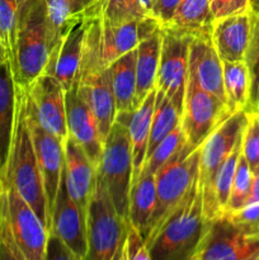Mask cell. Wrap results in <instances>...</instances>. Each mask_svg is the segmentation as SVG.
I'll return each instance as SVG.
<instances>
[{"instance_id":"obj_1","label":"cell","mask_w":259,"mask_h":260,"mask_svg":"<svg viewBox=\"0 0 259 260\" xmlns=\"http://www.w3.org/2000/svg\"><path fill=\"white\" fill-rule=\"evenodd\" d=\"M27 86L15 81V111L12 145L5 175L23 200L32 207L50 233V215L43 188L42 175L33 146L27 119Z\"/></svg>"},{"instance_id":"obj_2","label":"cell","mask_w":259,"mask_h":260,"mask_svg":"<svg viewBox=\"0 0 259 260\" xmlns=\"http://www.w3.org/2000/svg\"><path fill=\"white\" fill-rule=\"evenodd\" d=\"M203 213L198 178L183 202L145 238L152 260H196L210 223Z\"/></svg>"},{"instance_id":"obj_3","label":"cell","mask_w":259,"mask_h":260,"mask_svg":"<svg viewBox=\"0 0 259 260\" xmlns=\"http://www.w3.org/2000/svg\"><path fill=\"white\" fill-rule=\"evenodd\" d=\"M130 222L117 213L103 182L96 183L86 213V253L84 260H126Z\"/></svg>"},{"instance_id":"obj_4","label":"cell","mask_w":259,"mask_h":260,"mask_svg":"<svg viewBox=\"0 0 259 260\" xmlns=\"http://www.w3.org/2000/svg\"><path fill=\"white\" fill-rule=\"evenodd\" d=\"M85 22L81 60L75 80L107 70L117 58L139 45V20L112 24L103 18H89Z\"/></svg>"},{"instance_id":"obj_5","label":"cell","mask_w":259,"mask_h":260,"mask_svg":"<svg viewBox=\"0 0 259 260\" xmlns=\"http://www.w3.org/2000/svg\"><path fill=\"white\" fill-rule=\"evenodd\" d=\"M50 53L46 0H24L18 14L14 80L24 86L29 85L45 70Z\"/></svg>"},{"instance_id":"obj_6","label":"cell","mask_w":259,"mask_h":260,"mask_svg":"<svg viewBox=\"0 0 259 260\" xmlns=\"http://www.w3.org/2000/svg\"><path fill=\"white\" fill-rule=\"evenodd\" d=\"M248 122V111L235 112L226 118L200 146L198 184L202 196L203 213L208 220L220 216L216 202L215 180L218 168L243 136Z\"/></svg>"},{"instance_id":"obj_7","label":"cell","mask_w":259,"mask_h":260,"mask_svg":"<svg viewBox=\"0 0 259 260\" xmlns=\"http://www.w3.org/2000/svg\"><path fill=\"white\" fill-rule=\"evenodd\" d=\"M132 151L127 126L114 121L103 142L96 173L103 182L114 210L128 221V200L132 185Z\"/></svg>"},{"instance_id":"obj_8","label":"cell","mask_w":259,"mask_h":260,"mask_svg":"<svg viewBox=\"0 0 259 260\" xmlns=\"http://www.w3.org/2000/svg\"><path fill=\"white\" fill-rule=\"evenodd\" d=\"M200 147L184 145L179 154L170 159L155 174L156 203L150 222L149 234L156 229L183 202L198 178ZM147 234V235H149Z\"/></svg>"},{"instance_id":"obj_9","label":"cell","mask_w":259,"mask_h":260,"mask_svg":"<svg viewBox=\"0 0 259 260\" xmlns=\"http://www.w3.org/2000/svg\"><path fill=\"white\" fill-rule=\"evenodd\" d=\"M228 104L188 78L180 127L190 149L197 150L206 139L231 116Z\"/></svg>"},{"instance_id":"obj_10","label":"cell","mask_w":259,"mask_h":260,"mask_svg":"<svg viewBox=\"0 0 259 260\" xmlns=\"http://www.w3.org/2000/svg\"><path fill=\"white\" fill-rule=\"evenodd\" d=\"M193 36L161 25V50L155 88L183 109L188 80V57Z\"/></svg>"},{"instance_id":"obj_11","label":"cell","mask_w":259,"mask_h":260,"mask_svg":"<svg viewBox=\"0 0 259 260\" xmlns=\"http://www.w3.org/2000/svg\"><path fill=\"white\" fill-rule=\"evenodd\" d=\"M8 213L15 241L27 260H45L48 231L5 175Z\"/></svg>"},{"instance_id":"obj_12","label":"cell","mask_w":259,"mask_h":260,"mask_svg":"<svg viewBox=\"0 0 259 260\" xmlns=\"http://www.w3.org/2000/svg\"><path fill=\"white\" fill-rule=\"evenodd\" d=\"M27 119L30 135H32L33 146H35L36 155H37L38 167H40L41 175H42L51 228V213H52L53 206H55L58 185L61 182V174H62L63 161H65L63 142L41 126L36 117L32 103H30L29 95H28L27 102Z\"/></svg>"},{"instance_id":"obj_13","label":"cell","mask_w":259,"mask_h":260,"mask_svg":"<svg viewBox=\"0 0 259 260\" xmlns=\"http://www.w3.org/2000/svg\"><path fill=\"white\" fill-rule=\"evenodd\" d=\"M30 103L41 126L65 142L68 139L66 126L65 89L55 75L43 71L27 86Z\"/></svg>"},{"instance_id":"obj_14","label":"cell","mask_w":259,"mask_h":260,"mask_svg":"<svg viewBox=\"0 0 259 260\" xmlns=\"http://www.w3.org/2000/svg\"><path fill=\"white\" fill-rule=\"evenodd\" d=\"M259 249V239L241 233L225 215L213 218L196 260H241Z\"/></svg>"},{"instance_id":"obj_15","label":"cell","mask_w":259,"mask_h":260,"mask_svg":"<svg viewBox=\"0 0 259 260\" xmlns=\"http://www.w3.org/2000/svg\"><path fill=\"white\" fill-rule=\"evenodd\" d=\"M85 27L86 22L83 15L79 13L71 15L63 28L60 41L51 51L47 65L43 70L55 75L65 91L73 86L78 75Z\"/></svg>"},{"instance_id":"obj_16","label":"cell","mask_w":259,"mask_h":260,"mask_svg":"<svg viewBox=\"0 0 259 260\" xmlns=\"http://www.w3.org/2000/svg\"><path fill=\"white\" fill-rule=\"evenodd\" d=\"M65 107L69 136L80 145L94 167L98 168L103 151V141L95 117L86 99L79 91L76 80L73 86L65 91Z\"/></svg>"},{"instance_id":"obj_17","label":"cell","mask_w":259,"mask_h":260,"mask_svg":"<svg viewBox=\"0 0 259 260\" xmlns=\"http://www.w3.org/2000/svg\"><path fill=\"white\" fill-rule=\"evenodd\" d=\"M50 233L57 236L79 258H85L86 216L71 198L63 173L61 174L55 206L51 213Z\"/></svg>"},{"instance_id":"obj_18","label":"cell","mask_w":259,"mask_h":260,"mask_svg":"<svg viewBox=\"0 0 259 260\" xmlns=\"http://www.w3.org/2000/svg\"><path fill=\"white\" fill-rule=\"evenodd\" d=\"M253 30L250 9L215 19L211 27V41L222 62L245 61Z\"/></svg>"},{"instance_id":"obj_19","label":"cell","mask_w":259,"mask_h":260,"mask_svg":"<svg viewBox=\"0 0 259 260\" xmlns=\"http://www.w3.org/2000/svg\"><path fill=\"white\" fill-rule=\"evenodd\" d=\"M188 78L226 103L223 68L211 41V33L195 36L189 46Z\"/></svg>"},{"instance_id":"obj_20","label":"cell","mask_w":259,"mask_h":260,"mask_svg":"<svg viewBox=\"0 0 259 260\" xmlns=\"http://www.w3.org/2000/svg\"><path fill=\"white\" fill-rule=\"evenodd\" d=\"M63 154L65 161L62 173L66 187L74 202L86 216L89 202L95 189L96 168L89 160L80 145L71 136H68L63 142Z\"/></svg>"},{"instance_id":"obj_21","label":"cell","mask_w":259,"mask_h":260,"mask_svg":"<svg viewBox=\"0 0 259 260\" xmlns=\"http://www.w3.org/2000/svg\"><path fill=\"white\" fill-rule=\"evenodd\" d=\"M155 99H156V88L152 89L145 101L135 111L126 113H117L116 121L127 126L131 141L132 151V184L140 178L146 160L147 146H149L150 127H151L152 116H154ZM132 187V185H131Z\"/></svg>"},{"instance_id":"obj_22","label":"cell","mask_w":259,"mask_h":260,"mask_svg":"<svg viewBox=\"0 0 259 260\" xmlns=\"http://www.w3.org/2000/svg\"><path fill=\"white\" fill-rule=\"evenodd\" d=\"M76 81H78L79 91L83 94L90 106L96 124H98L102 141L104 142L111 131V127L116 121L117 114L108 69Z\"/></svg>"},{"instance_id":"obj_23","label":"cell","mask_w":259,"mask_h":260,"mask_svg":"<svg viewBox=\"0 0 259 260\" xmlns=\"http://www.w3.org/2000/svg\"><path fill=\"white\" fill-rule=\"evenodd\" d=\"M161 50V29L151 37L140 41L136 47V90L134 111L155 88Z\"/></svg>"},{"instance_id":"obj_24","label":"cell","mask_w":259,"mask_h":260,"mask_svg":"<svg viewBox=\"0 0 259 260\" xmlns=\"http://www.w3.org/2000/svg\"><path fill=\"white\" fill-rule=\"evenodd\" d=\"M155 203H156L155 174L142 172L130 190L128 222L132 228L139 231L144 240L149 234Z\"/></svg>"},{"instance_id":"obj_25","label":"cell","mask_w":259,"mask_h":260,"mask_svg":"<svg viewBox=\"0 0 259 260\" xmlns=\"http://www.w3.org/2000/svg\"><path fill=\"white\" fill-rule=\"evenodd\" d=\"M15 111V80L10 63H0V167H7Z\"/></svg>"},{"instance_id":"obj_26","label":"cell","mask_w":259,"mask_h":260,"mask_svg":"<svg viewBox=\"0 0 259 260\" xmlns=\"http://www.w3.org/2000/svg\"><path fill=\"white\" fill-rule=\"evenodd\" d=\"M117 113L134 111L136 90V48L117 58L108 68Z\"/></svg>"},{"instance_id":"obj_27","label":"cell","mask_w":259,"mask_h":260,"mask_svg":"<svg viewBox=\"0 0 259 260\" xmlns=\"http://www.w3.org/2000/svg\"><path fill=\"white\" fill-rule=\"evenodd\" d=\"M213 17L208 0H182L172 19L165 27L185 32L190 36L211 33Z\"/></svg>"},{"instance_id":"obj_28","label":"cell","mask_w":259,"mask_h":260,"mask_svg":"<svg viewBox=\"0 0 259 260\" xmlns=\"http://www.w3.org/2000/svg\"><path fill=\"white\" fill-rule=\"evenodd\" d=\"M226 104L231 113L248 108L250 76L245 61L222 62Z\"/></svg>"},{"instance_id":"obj_29","label":"cell","mask_w":259,"mask_h":260,"mask_svg":"<svg viewBox=\"0 0 259 260\" xmlns=\"http://www.w3.org/2000/svg\"><path fill=\"white\" fill-rule=\"evenodd\" d=\"M182 111L170 99L159 90H156L154 116L150 127L149 146L146 157L155 150V147L180 124Z\"/></svg>"},{"instance_id":"obj_30","label":"cell","mask_w":259,"mask_h":260,"mask_svg":"<svg viewBox=\"0 0 259 260\" xmlns=\"http://www.w3.org/2000/svg\"><path fill=\"white\" fill-rule=\"evenodd\" d=\"M79 14L83 15L85 19L103 18L112 24L149 17L142 12L136 0H94Z\"/></svg>"},{"instance_id":"obj_31","label":"cell","mask_w":259,"mask_h":260,"mask_svg":"<svg viewBox=\"0 0 259 260\" xmlns=\"http://www.w3.org/2000/svg\"><path fill=\"white\" fill-rule=\"evenodd\" d=\"M19 0H0V42L4 58L10 63L13 75L17 74V27Z\"/></svg>"},{"instance_id":"obj_32","label":"cell","mask_w":259,"mask_h":260,"mask_svg":"<svg viewBox=\"0 0 259 260\" xmlns=\"http://www.w3.org/2000/svg\"><path fill=\"white\" fill-rule=\"evenodd\" d=\"M185 144H187L185 136L184 134H183V129L179 124V126H178L174 131L170 132V134L168 135L156 147H155L154 151L146 157L144 168H142V172L156 174V173L159 172L170 159H173L175 155L179 154V151L184 147Z\"/></svg>"},{"instance_id":"obj_33","label":"cell","mask_w":259,"mask_h":260,"mask_svg":"<svg viewBox=\"0 0 259 260\" xmlns=\"http://www.w3.org/2000/svg\"><path fill=\"white\" fill-rule=\"evenodd\" d=\"M0 260H27L13 235L8 213L5 172L0 179Z\"/></svg>"},{"instance_id":"obj_34","label":"cell","mask_w":259,"mask_h":260,"mask_svg":"<svg viewBox=\"0 0 259 260\" xmlns=\"http://www.w3.org/2000/svg\"><path fill=\"white\" fill-rule=\"evenodd\" d=\"M251 183H253V172L243 155H240L238 165H236L233 185H231L230 197H229L223 213L235 212L245 207L250 197Z\"/></svg>"},{"instance_id":"obj_35","label":"cell","mask_w":259,"mask_h":260,"mask_svg":"<svg viewBox=\"0 0 259 260\" xmlns=\"http://www.w3.org/2000/svg\"><path fill=\"white\" fill-rule=\"evenodd\" d=\"M240 155H241V139L236 142L234 149L231 150L230 154L228 155V157L223 160L221 167L218 168L217 174H216V180H215L216 202H217L218 210H220L221 215H222L223 211H225L229 197H230L231 185H233L234 175H235L236 165H238Z\"/></svg>"},{"instance_id":"obj_36","label":"cell","mask_w":259,"mask_h":260,"mask_svg":"<svg viewBox=\"0 0 259 260\" xmlns=\"http://www.w3.org/2000/svg\"><path fill=\"white\" fill-rule=\"evenodd\" d=\"M73 14V0H46V18H47L48 42H50L51 51L60 41L63 28Z\"/></svg>"},{"instance_id":"obj_37","label":"cell","mask_w":259,"mask_h":260,"mask_svg":"<svg viewBox=\"0 0 259 260\" xmlns=\"http://www.w3.org/2000/svg\"><path fill=\"white\" fill-rule=\"evenodd\" d=\"M245 63L250 76V94L246 111L254 112L259 104V17L255 14H253V30L246 51Z\"/></svg>"},{"instance_id":"obj_38","label":"cell","mask_w":259,"mask_h":260,"mask_svg":"<svg viewBox=\"0 0 259 260\" xmlns=\"http://www.w3.org/2000/svg\"><path fill=\"white\" fill-rule=\"evenodd\" d=\"M241 155L251 172L259 167V116L255 112H248V122L241 137Z\"/></svg>"},{"instance_id":"obj_39","label":"cell","mask_w":259,"mask_h":260,"mask_svg":"<svg viewBox=\"0 0 259 260\" xmlns=\"http://www.w3.org/2000/svg\"><path fill=\"white\" fill-rule=\"evenodd\" d=\"M241 233L259 239V202L250 203L235 212L223 213Z\"/></svg>"},{"instance_id":"obj_40","label":"cell","mask_w":259,"mask_h":260,"mask_svg":"<svg viewBox=\"0 0 259 260\" xmlns=\"http://www.w3.org/2000/svg\"><path fill=\"white\" fill-rule=\"evenodd\" d=\"M213 20L250 9V0H208Z\"/></svg>"},{"instance_id":"obj_41","label":"cell","mask_w":259,"mask_h":260,"mask_svg":"<svg viewBox=\"0 0 259 260\" xmlns=\"http://www.w3.org/2000/svg\"><path fill=\"white\" fill-rule=\"evenodd\" d=\"M126 260H152L145 245L144 238L131 225H130L128 235H127Z\"/></svg>"},{"instance_id":"obj_42","label":"cell","mask_w":259,"mask_h":260,"mask_svg":"<svg viewBox=\"0 0 259 260\" xmlns=\"http://www.w3.org/2000/svg\"><path fill=\"white\" fill-rule=\"evenodd\" d=\"M45 260H84L73 253L60 239L52 233L48 234Z\"/></svg>"},{"instance_id":"obj_43","label":"cell","mask_w":259,"mask_h":260,"mask_svg":"<svg viewBox=\"0 0 259 260\" xmlns=\"http://www.w3.org/2000/svg\"><path fill=\"white\" fill-rule=\"evenodd\" d=\"M182 0H152L151 15L156 18L160 23L167 24L172 19L175 9Z\"/></svg>"},{"instance_id":"obj_44","label":"cell","mask_w":259,"mask_h":260,"mask_svg":"<svg viewBox=\"0 0 259 260\" xmlns=\"http://www.w3.org/2000/svg\"><path fill=\"white\" fill-rule=\"evenodd\" d=\"M255 202H259V167L253 172L251 192H250V197H249L248 203H246V205H250V203H255Z\"/></svg>"},{"instance_id":"obj_45","label":"cell","mask_w":259,"mask_h":260,"mask_svg":"<svg viewBox=\"0 0 259 260\" xmlns=\"http://www.w3.org/2000/svg\"><path fill=\"white\" fill-rule=\"evenodd\" d=\"M74 2V14L76 13H80L81 10L85 9L90 3H93L94 0H73Z\"/></svg>"},{"instance_id":"obj_46","label":"cell","mask_w":259,"mask_h":260,"mask_svg":"<svg viewBox=\"0 0 259 260\" xmlns=\"http://www.w3.org/2000/svg\"><path fill=\"white\" fill-rule=\"evenodd\" d=\"M250 10L259 17V0H250Z\"/></svg>"},{"instance_id":"obj_47","label":"cell","mask_w":259,"mask_h":260,"mask_svg":"<svg viewBox=\"0 0 259 260\" xmlns=\"http://www.w3.org/2000/svg\"><path fill=\"white\" fill-rule=\"evenodd\" d=\"M241 260H259V249L253 251L251 254H249L248 256H245V258H243Z\"/></svg>"},{"instance_id":"obj_48","label":"cell","mask_w":259,"mask_h":260,"mask_svg":"<svg viewBox=\"0 0 259 260\" xmlns=\"http://www.w3.org/2000/svg\"><path fill=\"white\" fill-rule=\"evenodd\" d=\"M5 58H4V52H3V47H2V42H0V63L3 62V61H4Z\"/></svg>"},{"instance_id":"obj_49","label":"cell","mask_w":259,"mask_h":260,"mask_svg":"<svg viewBox=\"0 0 259 260\" xmlns=\"http://www.w3.org/2000/svg\"><path fill=\"white\" fill-rule=\"evenodd\" d=\"M254 112H255V113H258V114H259V104H258V107H256V109H255V111H254Z\"/></svg>"},{"instance_id":"obj_50","label":"cell","mask_w":259,"mask_h":260,"mask_svg":"<svg viewBox=\"0 0 259 260\" xmlns=\"http://www.w3.org/2000/svg\"><path fill=\"white\" fill-rule=\"evenodd\" d=\"M19 2H20V4H22V3H23V2H24V0H19Z\"/></svg>"},{"instance_id":"obj_51","label":"cell","mask_w":259,"mask_h":260,"mask_svg":"<svg viewBox=\"0 0 259 260\" xmlns=\"http://www.w3.org/2000/svg\"><path fill=\"white\" fill-rule=\"evenodd\" d=\"M256 114H258V113H256ZM258 116H259V114H258Z\"/></svg>"}]
</instances>
